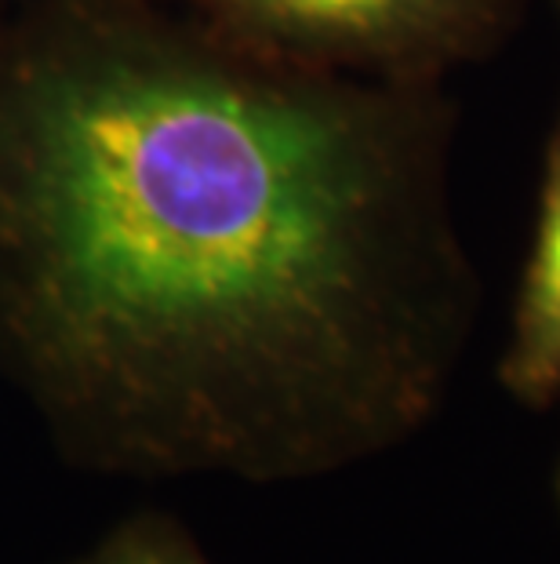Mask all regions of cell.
Wrapping results in <instances>:
<instances>
[{
  "label": "cell",
  "instance_id": "cell-4",
  "mask_svg": "<svg viewBox=\"0 0 560 564\" xmlns=\"http://www.w3.org/2000/svg\"><path fill=\"white\" fill-rule=\"evenodd\" d=\"M63 564H211L194 532L168 510H135L117 521L88 554Z\"/></svg>",
  "mask_w": 560,
  "mask_h": 564
},
{
  "label": "cell",
  "instance_id": "cell-6",
  "mask_svg": "<svg viewBox=\"0 0 560 564\" xmlns=\"http://www.w3.org/2000/svg\"><path fill=\"white\" fill-rule=\"evenodd\" d=\"M550 4H553V11H557V15H560V0H550Z\"/></svg>",
  "mask_w": 560,
  "mask_h": 564
},
{
  "label": "cell",
  "instance_id": "cell-3",
  "mask_svg": "<svg viewBox=\"0 0 560 564\" xmlns=\"http://www.w3.org/2000/svg\"><path fill=\"white\" fill-rule=\"evenodd\" d=\"M498 382L524 408L560 401V113L546 147L539 219L524 262Z\"/></svg>",
  "mask_w": 560,
  "mask_h": 564
},
{
  "label": "cell",
  "instance_id": "cell-2",
  "mask_svg": "<svg viewBox=\"0 0 560 564\" xmlns=\"http://www.w3.org/2000/svg\"><path fill=\"white\" fill-rule=\"evenodd\" d=\"M266 52L336 74L444 84L492 55L531 0H172Z\"/></svg>",
  "mask_w": 560,
  "mask_h": 564
},
{
  "label": "cell",
  "instance_id": "cell-7",
  "mask_svg": "<svg viewBox=\"0 0 560 564\" xmlns=\"http://www.w3.org/2000/svg\"><path fill=\"white\" fill-rule=\"evenodd\" d=\"M557 496H560V474H557Z\"/></svg>",
  "mask_w": 560,
  "mask_h": 564
},
{
  "label": "cell",
  "instance_id": "cell-1",
  "mask_svg": "<svg viewBox=\"0 0 560 564\" xmlns=\"http://www.w3.org/2000/svg\"><path fill=\"white\" fill-rule=\"evenodd\" d=\"M444 84L266 52L172 0L0 22V379L85 474L284 485L448 401L481 314Z\"/></svg>",
  "mask_w": 560,
  "mask_h": 564
},
{
  "label": "cell",
  "instance_id": "cell-5",
  "mask_svg": "<svg viewBox=\"0 0 560 564\" xmlns=\"http://www.w3.org/2000/svg\"><path fill=\"white\" fill-rule=\"evenodd\" d=\"M15 4H19V0H0V22L11 15V8H15Z\"/></svg>",
  "mask_w": 560,
  "mask_h": 564
}]
</instances>
